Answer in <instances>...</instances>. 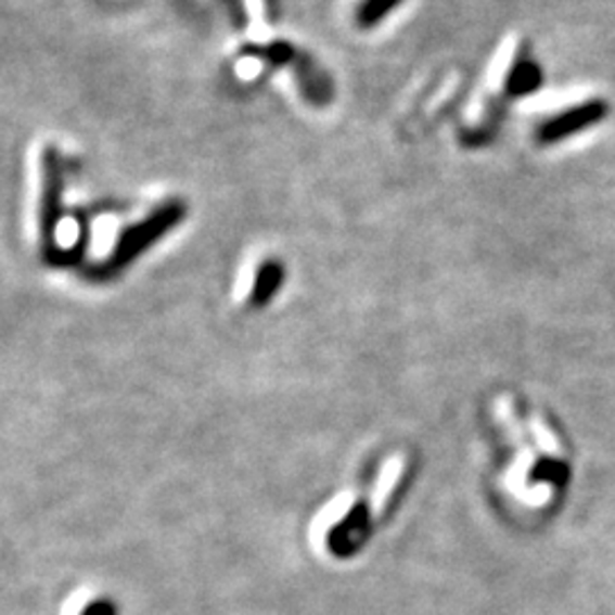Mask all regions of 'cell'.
Returning <instances> with one entry per match:
<instances>
[{
  "mask_svg": "<svg viewBox=\"0 0 615 615\" xmlns=\"http://www.w3.org/2000/svg\"><path fill=\"white\" fill-rule=\"evenodd\" d=\"M185 213H188L185 203L169 201L165 205H159V208L153 210L146 219L126 228V231L119 235L117 244H114L112 254L107 256L105 269L117 271L130 265L137 256L144 254L146 248H151L159 238L171 233L174 228L180 223V219H185Z\"/></svg>",
  "mask_w": 615,
  "mask_h": 615,
  "instance_id": "obj_1",
  "label": "cell"
},
{
  "mask_svg": "<svg viewBox=\"0 0 615 615\" xmlns=\"http://www.w3.org/2000/svg\"><path fill=\"white\" fill-rule=\"evenodd\" d=\"M542 85V68L531 55H520L507 78V91L513 99L534 94Z\"/></svg>",
  "mask_w": 615,
  "mask_h": 615,
  "instance_id": "obj_4",
  "label": "cell"
},
{
  "mask_svg": "<svg viewBox=\"0 0 615 615\" xmlns=\"http://www.w3.org/2000/svg\"><path fill=\"white\" fill-rule=\"evenodd\" d=\"M283 281H285L283 265L279 260H265L256 271L254 287H251V304L267 306L281 290Z\"/></svg>",
  "mask_w": 615,
  "mask_h": 615,
  "instance_id": "obj_5",
  "label": "cell"
},
{
  "mask_svg": "<svg viewBox=\"0 0 615 615\" xmlns=\"http://www.w3.org/2000/svg\"><path fill=\"white\" fill-rule=\"evenodd\" d=\"M608 110H611L608 103L600 99H592L581 105L563 110L556 114V117L547 119L538 126V142L544 146L563 142L567 140V137H573L590 126L604 121L608 117Z\"/></svg>",
  "mask_w": 615,
  "mask_h": 615,
  "instance_id": "obj_2",
  "label": "cell"
},
{
  "mask_svg": "<svg viewBox=\"0 0 615 615\" xmlns=\"http://www.w3.org/2000/svg\"><path fill=\"white\" fill-rule=\"evenodd\" d=\"M403 0H362L356 12V21L360 28H374L387 14H393L395 8Z\"/></svg>",
  "mask_w": 615,
  "mask_h": 615,
  "instance_id": "obj_6",
  "label": "cell"
},
{
  "mask_svg": "<svg viewBox=\"0 0 615 615\" xmlns=\"http://www.w3.org/2000/svg\"><path fill=\"white\" fill-rule=\"evenodd\" d=\"M41 208H39V231L43 242H53L60 217H62V165L55 149H46L41 157Z\"/></svg>",
  "mask_w": 615,
  "mask_h": 615,
  "instance_id": "obj_3",
  "label": "cell"
}]
</instances>
